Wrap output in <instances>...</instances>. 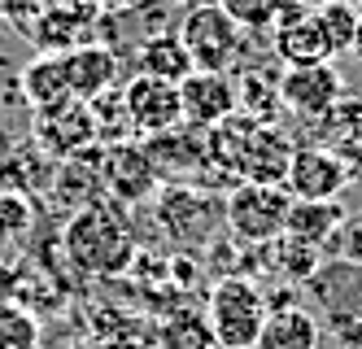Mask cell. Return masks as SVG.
<instances>
[{
  "mask_svg": "<svg viewBox=\"0 0 362 349\" xmlns=\"http://www.w3.org/2000/svg\"><path fill=\"white\" fill-rule=\"evenodd\" d=\"M122 101V118L127 131L153 140L162 131H175L184 122V101H179V84H166V79H153V74H136L132 84L118 92Z\"/></svg>",
  "mask_w": 362,
  "mask_h": 349,
  "instance_id": "5",
  "label": "cell"
},
{
  "mask_svg": "<svg viewBox=\"0 0 362 349\" xmlns=\"http://www.w3.org/2000/svg\"><path fill=\"white\" fill-rule=\"evenodd\" d=\"M293 5H305V9H323L327 0H293Z\"/></svg>",
  "mask_w": 362,
  "mask_h": 349,
  "instance_id": "31",
  "label": "cell"
},
{
  "mask_svg": "<svg viewBox=\"0 0 362 349\" xmlns=\"http://www.w3.org/2000/svg\"><path fill=\"white\" fill-rule=\"evenodd\" d=\"M27 5H31V0H0V18H18Z\"/></svg>",
  "mask_w": 362,
  "mask_h": 349,
  "instance_id": "27",
  "label": "cell"
},
{
  "mask_svg": "<svg viewBox=\"0 0 362 349\" xmlns=\"http://www.w3.org/2000/svg\"><path fill=\"white\" fill-rule=\"evenodd\" d=\"M358 13H362V0H358Z\"/></svg>",
  "mask_w": 362,
  "mask_h": 349,
  "instance_id": "32",
  "label": "cell"
},
{
  "mask_svg": "<svg viewBox=\"0 0 362 349\" xmlns=\"http://www.w3.org/2000/svg\"><path fill=\"white\" fill-rule=\"evenodd\" d=\"M341 223H345V205L341 201H293L284 236H293V240H301V245L323 253V249H332Z\"/></svg>",
  "mask_w": 362,
  "mask_h": 349,
  "instance_id": "13",
  "label": "cell"
},
{
  "mask_svg": "<svg viewBox=\"0 0 362 349\" xmlns=\"http://www.w3.org/2000/svg\"><path fill=\"white\" fill-rule=\"evenodd\" d=\"M170 5H179V9H197V5H214V0H170Z\"/></svg>",
  "mask_w": 362,
  "mask_h": 349,
  "instance_id": "30",
  "label": "cell"
},
{
  "mask_svg": "<svg viewBox=\"0 0 362 349\" xmlns=\"http://www.w3.org/2000/svg\"><path fill=\"white\" fill-rule=\"evenodd\" d=\"M35 140L44 153L53 157H79L92 140H100L96 131V118H92V105L88 101H57V105H44V110H35Z\"/></svg>",
  "mask_w": 362,
  "mask_h": 349,
  "instance_id": "8",
  "label": "cell"
},
{
  "mask_svg": "<svg viewBox=\"0 0 362 349\" xmlns=\"http://www.w3.org/2000/svg\"><path fill=\"white\" fill-rule=\"evenodd\" d=\"M18 284H22V266H18L13 258L0 253V306L18 302Z\"/></svg>",
  "mask_w": 362,
  "mask_h": 349,
  "instance_id": "25",
  "label": "cell"
},
{
  "mask_svg": "<svg viewBox=\"0 0 362 349\" xmlns=\"http://www.w3.org/2000/svg\"><path fill=\"white\" fill-rule=\"evenodd\" d=\"M336 157H341V166L349 175V183H362V136L345 140V144H336Z\"/></svg>",
  "mask_w": 362,
  "mask_h": 349,
  "instance_id": "26",
  "label": "cell"
},
{
  "mask_svg": "<svg viewBox=\"0 0 362 349\" xmlns=\"http://www.w3.org/2000/svg\"><path fill=\"white\" fill-rule=\"evenodd\" d=\"M27 227H31L27 193H0V240H18Z\"/></svg>",
  "mask_w": 362,
  "mask_h": 349,
  "instance_id": "23",
  "label": "cell"
},
{
  "mask_svg": "<svg viewBox=\"0 0 362 349\" xmlns=\"http://www.w3.org/2000/svg\"><path fill=\"white\" fill-rule=\"evenodd\" d=\"M179 101H184V122L188 127H218L240 110V92L236 79L227 70H192L179 84Z\"/></svg>",
  "mask_w": 362,
  "mask_h": 349,
  "instance_id": "10",
  "label": "cell"
},
{
  "mask_svg": "<svg viewBox=\"0 0 362 349\" xmlns=\"http://www.w3.org/2000/svg\"><path fill=\"white\" fill-rule=\"evenodd\" d=\"M62 74H66V92L74 101H96L114 88L118 57L100 44H74L70 52H62Z\"/></svg>",
  "mask_w": 362,
  "mask_h": 349,
  "instance_id": "12",
  "label": "cell"
},
{
  "mask_svg": "<svg viewBox=\"0 0 362 349\" xmlns=\"http://www.w3.org/2000/svg\"><path fill=\"white\" fill-rule=\"evenodd\" d=\"M158 166H153V157L144 144H132L122 140L105 153V162H100V183L110 188V193L122 201V205H140L144 197L158 193Z\"/></svg>",
  "mask_w": 362,
  "mask_h": 349,
  "instance_id": "11",
  "label": "cell"
},
{
  "mask_svg": "<svg viewBox=\"0 0 362 349\" xmlns=\"http://www.w3.org/2000/svg\"><path fill=\"white\" fill-rule=\"evenodd\" d=\"M262 249H267V262L279 271V280H288V284H305L323 266V253L301 245V240H293V236H275Z\"/></svg>",
  "mask_w": 362,
  "mask_h": 349,
  "instance_id": "17",
  "label": "cell"
},
{
  "mask_svg": "<svg viewBox=\"0 0 362 349\" xmlns=\"http://www.w3.org/2000/svg\"><path fill=\"white\" fill-rule=\"evenodd\" d=\"M284 188H288L293 201H341V193L349 188V175L341 166V157H336V149L297 144L288 175H284Z\"/></svg>",
  "mask_w": 362,
  "mask_h": 349,
  "instance_id": "9",
  "label": "cell"
},
{
  "mask_svg": "<svg viewBox=\"0 0 362 349\" xmlns=\"http://www.w3.org/2000/svg\"><path fill=\"white\" fill-rule=\"evenodd\" d=\"M140 74H153V79H166V84H184V79L197 70L192 66V52L184 44L179 31H158L140 44Z\"/></svg>",
  "mask_w": 362,
  "mask_h": 349,
  "instance_id": "15",
  "label": "cell"
},
{
  "mask_svg": "<svg viewBox=\"0 0 362 349\" xmlns=\"http://www.w3.org/2000/svg\"><path fill=\"white\" fill-rule=\"evenodd\" d=\"M319 22H323V31H327V40H332V52H349L362 13H358L354 0H327V5L319 9Z\"/></svg>",
  "mask_w": 362,
  "mask_h": 349,
  "instance_id": "20",
  "label": "cell"
},
{
  "mask_svg": "<svg viewBox=\"0 0 362 349\" xmlns=\"http://www.w3.org/2000/svg\"><path fill=\"white\" fill-rule=\"evenodd\" d=\"M332 253L341 258L345 266H358V271H362V214L341 223V231H336V240H332Z\"/></svg>",
  "mask_w": 362,
  "mask_h": 349,
  "instance_id": "24",
  "label": "cell"
},
{
  "mask_svg": "<svg viewBox=\"0 0 362 349\" xmlns=\"http://www.w3.org/2000/svg\"><path fill=\"white\" fill-rule=\"evenodd\" d=\"M288 188L284 183H249L240 179L223 201V223L240 245H271L275 236H284L288 223Z\"/></svg>",
  "mask_w": 362,
  "mask_h": 349,
  "instance_id": "3",
  "label": "cell"
},
{
  "mask_svg": "<svg viewBox=\"0 0 362 349\" xmlns=\"http://www.w3.org/2000/svg\"><path fill=\"white\" fill-rule=\"evenodd\" d=\"M162 336H166V349H218V341L210 332V319L192 314V310L170 314V324L162 328Z\"/></svg>",
  "mask_w": 362,
  "mask_h": 349,
  "instance_id": "19",
  "label": "cell"
},
{
  "mask_svg": "<svg viewBox=\"0 0 362 349\" xmlns=\"http://www.w3.org/2000/svg\"><path fill=\"white\" fill-rule=\"evenodd\" d=\"M315 127L327 136V149H336V144H345V140L362 136V101L341 96V101H336V105H332V110H327Z\"/></svg>",
  "mask_w": 362,
  "mask_h": 349,
  "instance_id": "21",
  "label": "cell"
},
{
  "mask_svg": "<svg viewBox=\"0 0 362 349\" xmlns=\"http://www.w3.org/2000/svg\"><path fill=\"white\" fill-rule=\"evenodd\" d=\"M100 5H110V9H136V5H144V0H100Z\"/></svg>",
  "mask_w": 362,
  "mask_h": 349,
  "instance_id": "29",
  "label": "cell"
},
{
  "mask_svg": "<svg viewBox=\"0 0 362 349\" xmlns=\"http://www.w3.org/2000/svg\"><path fill=\"white\" fill-rule=\"evenodd\" d=\"M349 52H354V62L362 66V22H358V31H354V44H349Z\"/></svg>",
  "mask_w": 362,
  "mask_h": 349,
  "instance_id": "28",
  "label": "cell"
},
{
  "mask_svg": "<svg viewBox=\"0 0 362 349\" xmlns=\"http://www.w3.org/2000/svg\"><path fill=\"white\" fill-rule=\"evenodd\" d=\"M22 96H27L35 110L70 96L66 92V74H62V52H40V57L22 70Z\"/></svg>",
  "mask_w": 362,
  "mask_h": 349,
  "instance_id": "16",
  "label": "cell"
},
{
  "mask_svg": "<svg viewBox=\"0 0 362 349\" xmlns=\"http://www.w3.org/2000/svg\"><path fill=\"white\" fill-rule=\"evenodd\" d=\"M62 245H66L70 266L79 275H88V280H114L136 258L132 231H127V223L105 205H79L74 210L70 223H66Z\"/></svg>",
  "mask_w": 362,
  "mask_h": 349,
  "instance_id": "1",
  "label": "cell"
},
{
  "mask_svg": "<svg viewBox=\"0 0 362 349\" xmlns=\"http://www.w3.org/2000/svg\"><path fill=\"white\" fill-rule=\"evenodd\" d=\"M0 349H40V314L22 302L0 306Z\"/></svg>",
  "mask_w": 362,
  "mask_h": 349,
  "instance_id": "18",
  "label": "cell"
},
{
  "mask_svg": "<svg viewBox=\"0 0 362 349\" xmlns=\"http://www.w3.org/2000/svg\"><path fill=\"white\" fill-rule=\"evenodd\" d=\"M271 48H275V62L279 66H319L332 62V40L319 22V9H305V5H284V13L271 26Z\"/></svg>",
  "mask_w": 362,
  "mask_h": 349,
  "instance_id": "6",
  "label": "cell"
},
{
  "mask_svg": "<svg viewBox=\"0 0 362 349\" xmlns=\"http://www.w3.org/2000/svg\"><path fill=\"white\" fill-rule=\"evenodd\" d=\"M341 96H345V79H341V66H336V62L284 66V74H279V101H284V110L305 118V122H319Z\"/></svg>",
  "mask_w": 362,
  "mask_h": 349,
  "instance_id": "7",
  "label": "cell"
},
{
  "mask_svg": "<svg viewBox=\"0 0 362 349\" xmlns=\"http://www.w3.org/2000/svg\"><path fill=\"white\" fill-rule=\"evenodd\" d=\"M253 349H319V319L305 306H275Z\"/></svg>",
  "mask_w": 362,
  "mask_h": 349,
  "instance_id": "14",
  "label": "cell"
},
{
  "mask_svg": "<svg viewBox=\"0 0 362 349\" xmlns=\"http://www.w3.org/2000/svg\"><path fill=\"white\" fill-rule=\"evenodd\" d=\"M179 35H184L197 70H231L236 57H240V48H245V31L227 18L223 5L184 9V18H179Z\"/></svg>",
  "mask_w": 362,
  "mask_h": 349,
  "instance_id": "4",
  "label": "cell"
},
{
  "mask_svg": "<svg viewBox=\"0 0 362 349\" xmlns=\"http://www.w3.org/2000/svg\"><path fill=\"white\" fill-rule=\"evenodd\" d=\"M214 5H223L240 31H271L288 0H214Z\"/></svg>",
  "mask_w": 362,
  "mask_h": 349,
  "instance_id": "22",
  "label": "cell"
},
{
  "mask_svg": "<svg viewBox=\"0 0 362 349\" xmlns=\"http://www.w3.org/2000/svg\"><path fill=\"white\" fill-rule=\"evenodd\" d=\"M267 314H271L267 292L253 284V275H240V271L223 275L210 288V302H205V319H210L218 349H253Z\"/></svg>",
  "mask_w": 362,
  "mask_h": 349,
  "instance_id": "2",
  "label": "cell"
}]
</instances>
